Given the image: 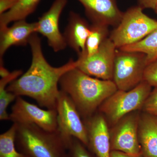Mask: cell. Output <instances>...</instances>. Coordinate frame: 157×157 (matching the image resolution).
I'll return each mask as SVG.
<instances>
[{"label": "cell", "instance_id": "cell-8", "mask_svg": "<svg viewBox=\"0 0 157 157\" xmlns=\"http://www.w3.org/2000/svg\"><path fill=\"white\" fill-rule=\"evenodd\" d=\"M140 117L138 111H134L113 125L109 131L111 151L134 155L142 154L138 136Z\"/></svg>", "mask_w": 157, "mask_h": 157}, {"label": "cell", "instance_id": "cell-4", "mask_svg": "<svg viewBox=\"0 0 157 157\" xmlns=\"http://www.w3.org/2000/svg\"><path fill=\"white\" fill-rule=\"evenodd\" d=\"M143 9L136 6L124 13L121 22L109 37L117 48L137 43L157 29V21L144 14Z\"/></svg>", "mask_w": 157, "mask_h": 157}, {"label": "cell", "instance_id": "cell-20", "mask_svg": "<svg viewBox=\"0 0 157 157\" xmlns=\"http://www.w3.org/2000/svg\"><path fill=\"white\" fill-rule=\"evenodd\" d=\"M17 129V124L13 123L9 130L0 135V157H29L16 149Z\"/></svg>", "mask_w": 157, "mask_h": 157}, {"label": "cell", "instance_id": "cell-9", "mask_svg": "<svg viewBox=\"0 0 157 157\" xmlns=\"http://www.w3.org/2000/svg\"><path fill=\"white\" fill-rule=\"evenodd\" d=\"M56 109H41L20 96L16 98L9 114L13 123L35 124L45 131L55 132L58 129Z\"/></svg>", "mask_w": 157, "mask_h": 157}, {"label": "cell", "instance_id": "cell-14", "mask_svg": "<svg viewBox=\"0 0 157 157\" xmlns=\"http://www.w3.org/2000/svg\"><path fill=\"white\" fill-rule=\"evenodd\" d=\"M37 22L29 23L25 20L15 21L11 27L0 29V61L6 52L12 46H26L31 36L36 33Z\"/></svg>", "mask_w": 157, "mask_h": 157}, {"label": "cell", "instance_id": "cell-19", "mask_svg": "<svg viewBox=\"0 0 157 157\" xmlns=\"http://www.w3.org/2000/svg\"><path fill=\"white\" fill-rule=\"evenodd\" d=\"M109 26L102 23H92L86 44L85 55L81 56H91L98 51L103 42L108 38Z\"/></svg>", "mask_w": 157, "mask_h": 157}, {"label": "cell", "instance_id": "cell-23", "mask_svg": "<svg viewBox=\"0 0 157 157\" xmlns=\"http://www.w3.org/2000/svg\"><path fill=\"white\" fill-rule=\"evenodd\" d=\"M142 109L144 113L157 117V87L151 90Z\"/></svg>", "mask_w": 157, "mask_h": 157}, {"label": "cell", "instance_id": "cell-15", "mask_svg": "<svg viewBox=\"0 0 157 157\" xmlns=\"http://www.w3.org/2000/svg\"><path fill=\"white\" fill-rule=\"evenodd\" d=\"M90 30V25L84 18L74 11H70L63 35L67 45L75 51L78 56L85 55L86 44Z\"/></svg>", "mask_w": 157, "mask_h": 157}, {"label": "cell", "instance_id": "cell-11", "mask_svg": "<svg viewBox=\"0 0 157 157\" xmlns=\"http://www.w3.org/2000/svg\"><path fill=\"white\" fill-rule=\"evenodd\" d=\"M67 2V0H54L50 9L37 21V33L47 39L48 45L55 52L64 50L67 46L59 29L60 16Z\"/></svg>", "mask_w": 157, "mask_h": 157}, {"label": "cell", "instance_id": "cell-22", "mask_svg": "<svg viewBox=\"0 0 157 157\" xmlns=\"http://www.w3.org/2000/svg\"><path fill=\"white\" fill-rule=\"evenodd\" d=\"M143 80L152 87H157V59L147 66L144 73Z\"/></svg>", "mask_w": 157, "mask_h": 157}, {"label": "cell", "instance_id": "cell-6", "mask_svg": "<svg viewBox=\"0 0 157 157\" xmlns=\"http://www.w3.org/2000/svg\"><path fill=\"white\" fill-rule=\"evenodd\" d=\"M146 56L136 52L116 51L113 66V81L118 90L128 91L143 80L147 66Z\"/></svg>", "mask_w": 157, "mask_h": 157}, {"label": "cell", "instance_id": "cell-16", "mask_svg": "<svg viewBox=\"0 0 157 157\" xmlns=\"http://www.w3.org/2000/svg\"><path fill=\"white\" fill-rule=\"evenodd\" d=\"M138 136L144 157H157V117L144 113L140 115Z\"/></svg>", "mask_w": 157, "mask_h": 157}, {"label": "cell", "instance_id": "cell-13", "mask_svg": "<svg viewBox=\"0 0 157 157\" xmlns=\"http://www.w3.org/2000/svg\"><path fill=\"white\" fill-rule=\"evenodd\" d=\"M84 7L86 14L92 23L117 26L124 13L118 7L117 0H77Z\"/></svg>", "mask_w": 157, "mask_h": 157}, {"label": "cell", "instance_id": "cell-26", "mask_svg": "<svg viewBox=\"0 0 157 157\" xmlns=\"http://www.w3.org/2000/svg\"><path fill=\"white\" fill-rule=\"evenodd\" d=\"M110 157H144L142 154L139 155H134L116 151H111Z\"/></svg>", "mask_w": 157, "mask_h": 157}, {"label": "cell", "instance_id": "cell-2", "mask_svg": "<svg viewBox=\"0 0 157 157\" xmlns=\"http://www.w3.org/2000/svg\"><path fill=\"white\" fill-rule=\"evenodd\" d=\"M59 85L86 119L94 115L101 104L118 90L113 80L95 78L77 68L64 74Z\"/></svg>", "mask_w": 157, "mask_h": 157}, {"label": "cell", "instance_id": "cell-3", "mask_svg": "<svg viewBox=\"0 0 157 157\" xmlns=\"http://www.w3.org/2000/svg\"><path fill=\"white\" fill-rule=\"evenodd\" d=\"M71 138L66 139L58 130L48 132L33 124H17L15 144L29 157H67Z\"/></svg>", "mask_w": 157, "mask_h": 157}, {"label": "cell", "instance_id": "cell-27", "mask_svg": "<svg viewBox=\"0 0 157 157\" xmlns=\"http://www.w3.org/2000/svg\"><path fill=\"white\" fill-rule=\"evenodd\" d=\"M11 72H9L3 65V62H0V75L2 78L6 77L9 76Z\"/></svg>", "mask_w": 157, "mask_h": 157}, {"label": "cell", "instance_id": "cell-12", "mask_svg": "<svg viewBox=\"0 0 157 157\" xmlns=\"http://www.w3.org/2000/svg\"><path fill=\"white\" fill-rule=\"evenodd\" d=\"M88 143L87 147L96 157H110V133L107 120L101 113L86 119Z\"/></svg>", "mask_w": 157, "mask_h": 157}, {"label": "cell", "instance_id": "cell-7", "mask_svg": "<svg viewBox=\"0 0 157 157\" xmlns=\"http://www.w3.org/2000/svg\"><path fill=\"white\" fill-rule=\"evenodd\" d=\"M56 110L57 130L63 137L67 139L75 137L87 147L88 139L85 124L73 101L61 90L57 101Z\"/></svg>", "mask_w": 157, "mask_h": 157}, {"label": "cell", "instance_id": "cell-5", "mask_svg": "<svg viewBox=\"0 0 157 157\" xmlns=\"http://www.w3.org/2000/svg\"><path fill=\"white\" fill-rule=\"evenodd\" d=\"M152 87L143 80L130 90H118L101 104L99 111L114 125L125 116L142 109Z\"/></svg>", "mask_w": 157, "mask_h": 157}, {"label": "cell", "instance_id": "cell-21", "mask_svg": "<svg viewBox=\"0 0 157 157\" xmlns=\"http://www.w3.org/2000/svg\"><path fill=\"white\" fill-rule=\"evenodd\" d=\"M67 157H96L80 140L72 137L68 145Z\"/></svg>", "mask_w": 157, "mask_h": 157}, {"label": "cell", "instance_id": "cell-28", "mask_svg": "<svg viewBox=\"0 0 157 157\" xmlns=\"http://www.w3.org/2000/svg\"><path fill=\"white\" fill-rule=\"evenodd\" d=\"M154 10L155 11L156 13L157 14V2L156 4L155 7V8L154 9Z\"/></svg>", "mask_w": 157, "mask_h": 157}, {"label": "cell", "instance_id": "cell-24", "mask_svg": "<svg viewBox=\"0 0 157 157\" xmlns=\"http://www.w3.org/2000/svg\"><path fill=\"white\" fill-rule=\"evenodd\" d=\"M19 0H0V15L13 8Z\"/></svg>", "mask_w": 157, "mask_h": 157}, {"label": "cell", "instance_id": "cell-18", "mask_svg": "<svg viewBox=\"0 0 157 157\" xmlns=\"http://www.w3.org/2000/svg\"><path fill=\"white\" fill-rule=\"evenodd\" d=\"M119 49L144 53L146 56L147 63L148 65L157 59V29L141 41Z\"/></svg>", "mask_w": 157, "mask_h": 157}, {"label": "cell", "instance_id": "cell-10", "mask_svg": "<svg viewBox=\"0 0 157 157\" xmlns=\"http://www.w3.org/2000/svg\"><path fill=\"white\" fill-rule=\"evenodd\" d=\"M116 47L109 37L91 56H79L77 68L90 76L103 80H113Z\"/></svg>", "mask_w": 157, "mask_h": 157}, {"label": "cell", "instance_id": "cell-1", "mask_svg": "<svg viewBox=\"0 0 157 157\" xmlns=\"http://www.w3.org/2000/svg\"><path fill=\"white\" fill-rule=\"evenodd\" d=\"M29 44L32 53L30 67L22 76L8 85L6 90L17 97H29L41 107L56 109L60 91L58 88L60 79L69 70L77 67L78 62L70 59L63 66L52 67L43 55L41 39L36 33L31 36Z\"/></svg>", "mask_w": 157, "mask_h": 157}, {"label": "cell", "instance_id": "cell-17", "mask_svg": "<svg viewBox=\"0 0 157 157\" xmlns=\"http://www.w3.org/2000/svg\"><path fill=\"white\" fill-rule=\"evenodd\" d=\"M41 0H19L9 11L0 15V29L8 26L10 23L25 20L33 13Z\"/></svg>", "mask_w": 157, "mask_h": 157}, {"label": "cell", "instance_id": "cell-25", "mask_svg": "<svg viewBox=\"0 0 157 157\" xmlns=\"http://www.w3.org/2000/svg\"><path fill=\"white\" fill-rule=\"evenodd\" d=\"M139 6L142 9H151L154 10L157 0H137Z\"/></svg>", "mask_w": 157, "mask_h": 157}]
</instances>
